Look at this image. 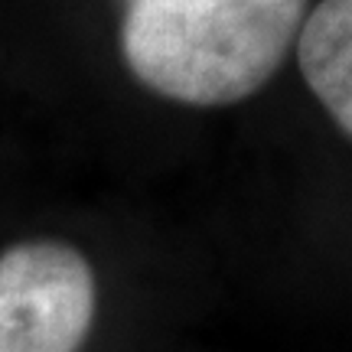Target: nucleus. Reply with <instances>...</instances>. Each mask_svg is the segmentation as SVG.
<instances>
[{
    "instance_id": "7ed1b4c3",
    "label": "nucleus",
    "mask_w": 352,
    "mask_h": 352,
    "mask_svg": "<svg viewBox=\"0 0 352 352\" xmlns=\"http://www.w3.org/2000/svg\"><path fill=\"white\" fill-rule=\"evenodd\" d=\"M300 76L346 138H352V0H320L297 36Z\"/></svg>"
},
{
    "instance_id": "f257e3e1",
    "label": "nucleus",
    "mask_w": 352,
    "mask_h": 352,
    "mask_svg": "<svg viewBox=\"0 0 352 352\" xmlns=\"http://www.w3.org/2000/svg\"><path fill=\"white\" fill-rule=\"evenodd\" d=\"M303 20L307 0H124L121 56L160 98L226 108L274 78Z\"/></svg>"
},
{
    "instance_id": "f03ea898",
    "label": "nucleus",
    "mask_w": 352,
    "mask_h": 352,
    "mask_svg": "<svg viewBox=\"0 0 352 352\" xmlns=\"http://www.w3.org/2000/svg\"><path fill=\"white\" fill-rule=\"evenodd\" d=\"M95 303V271L76 245L30 239L3 248L0 352H78Z\"/></svg>"
}]
</instances>
